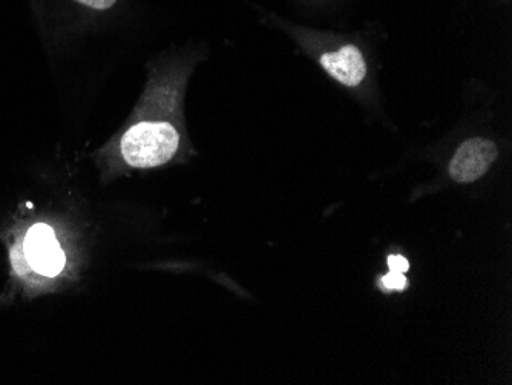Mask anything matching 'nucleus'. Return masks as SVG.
<instances>
[{"label": "nucleus", "mask_w": 512, "mask_h": 385, "mask_svg": "<svg viewBox=\"0 0 512 385\" xmlns=\"http://www.w3.org/2000/svg\"><path fill=\"white\" fill-rule=\"evenodd\" d=\"M183 71L172 70L149 85L143 102L142 116L126 126L115 145L120 163L132 169H152L168 165L177 157L183 135L166 112L177 108Z\"/></svg>", "instance_id": "obj_1"}, {"label": "nucleus", "mask_w": 512, "mask_h": 385, "mask_svg": "<svg viewBox=\"0 0 512 385\" xmlns=\"http://www.w3.org/2000/svg\"><path fill=\"white\" fill-rule=\"evenodd\" d=\"M23 252L31 269L43 277H57L65 267V254L48 224H36L28 231Z\"/></svg>", "instance_id": "obj_2"}, {"label": "nucleus", "mask_w": 512, "mask_h": 385, "mask_svg": "<svg viewBox=\"0 0 512 385\" xmlns=\"http://www.w3.org/2000/svg\"><path fill=\"white\" fill-rule=\"evenodd\" d=\"M497 146L486 139H470L457 149L450 165V175L457 183H473L490 171L496 162Z\"/></svg>", "instance_id": "obj_3"}, {"label": "nucleus", "mask_w": 512, "mask_h": 385, "mask_svg": "<svg viewBox=\"0 0 512 385\" xmlns=\"http://www.w3.org/2000/svg\"><path fill=\"white\" fill-rule=\"evenodd\" d=\"M319 62L333 79L348 88L361 85L367 76V62L355 45H345L336 53L324 54Z\"/></svg>", "instance_id": "obj_4"}, {"label": "nucleus", "mask_w": 512, "mask_h": 385, "mask_svg": "<svg viewBox=\"0 0 512 385\" xmlns=\"http://www.w3.org/2000/svg\"><path fill=\"white\" fill-rule=\"evenodd\" d=\"M69 7L74 8L77 14H88L97 17L112 13L122 4V0H66Z\"/></svg>", "instance_id": "obj_5"}, {"label": "nucleus", "mask_w": 512, "mask_h": 385, "mask_svg": "<svg viewBox=\"0 0 512 385\" xmlns=\"http://www.w3.org/2000/svg\"><path fill=\"white\" fill-rule=\"evenodd\" d=\"M408 280L405 274L399 272H390V274L382 277V287L387 290H404L407 289Z\"/></svg>", "instance_id": "obj_6"}, {"label": "nucleus", "mask_w": 512, "mask_h": 385, "mask_svg": "<svg viewBox=\"0 0 512 385\" xmlns=\"http://www.w3.org/2000/svg\"><path fill=\"white\" fill-rule=\"evenodd\" d=\"M388 267L391 272H399V274H405L410 269V264L401 255H394V257L388 258Z\"/></svg>", "instance_id": "obj_7"}]
</instances>
